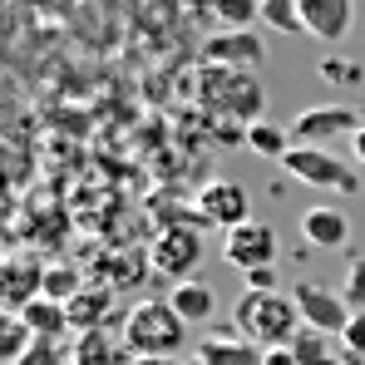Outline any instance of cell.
Here are the masks:
<instances>
[{"mask_svg": "<svg viewBox=\"0 0 365 365\" xmlns=\"http://www.w3.org/2000/svg\"><path fill=\"white\" fill-rule=\"evenodd\" d=\"M247 292H282V287H277V267H257V272H247Z\"/></svg>", "mask_w": 365, "mask_h": 365, "instance_id": "cell-28", "label": "cell"}, {"mask_svg": "<svg viewBox=\"0 0 365 365\" xmlns=\"http://www.w3.org/2000/svg\"><path fill=\"white\" fill-rule=\"evenodd\" d=\"M197 217H202V222H212V227H222V232H232V227L252 222L247 187L237 178H212L202 192H197Z\"/></svg>", "mask_w": 365, "mask_h": 365, "instance_id": "cell-8", "label": "cell"}, {"mask_svg": "<svg viewBox=\"0 0 365 365\" xmlns=\"http://www.w3.org/2000/svg\"><path fill=\"white\" fill-rule=\"evenodd\" d=\"M217 15L227 30H252V20H262V0H217Z\"/></svg>", "mask_w": 365, "mask_h": 365, "instance_id": "cell-22", "label": "cell"}, {"mask_svg": "<svg viewBox=\"0 0 365 365\" xmlns=\"http://www.w3.org/2000/svg\"><path fill=\"white\" fill-rule=\"evenodd\" d=\"M15 365H69V351H64L60 341H35Z\"/></svg>", "mask_w": 365, "mask_h": 365, "instance_id": "cell-26", "label": "cell"}, {"mask_svg": "<svg viewBox=\"0 0 365 365\" xmlns=\"http://www.w3.org/2000/svg\"><path fill=\"white\" fill-rule=\"evenodd\" d=\"M30 346H35V331H30L15 311H5V321H0V361L15 365L25 351H30Z\"/></svg>", "mask_w": 365, "mask_h": 365, "instance_id": "cell-20", "label": "cell"}, {"mask_svg": "<svg viewBox=\"0 0 365 365\" xmlns=\"http://www.w3.org/2000/svg\"><path fill=\"white\" fill-rule=\"evenodd\" d=\"M351 153H356V163H365V123L351 133Z\"/></svg>", "mask_w": 365, "mask_h": 365, "instance_id": "cell-30", "label": "cell"}, {"mask_svg": "<svg viewBox=\"0 0 365 365\" xmlns=\"http://www.w3.org/2000/svg\"><path fill=\"white\" fill-rule=\"evenodd\" d=\"M321 79H326V84H341V89H346V84H361V79H365V69H361L356 60L326 55V60H321Z\"/></svg>", "mask_w": 365, "mask_h": 365, "instance_id": "cell-24", "label": "cell"}, {"mask_svg": "<svg viewBox=\"0 0 365 365\" xmlns=\"http://www.w3.org/2000/svg\"><path fill=\"white\" fill-rule=\"evenodd\" d=\"M341 346H346L351 356H361V361H365V311H356V316H351V326L341 331Z\"/></svg>", "mask_w": 365, "mask_h": 365, "instance_id": "cell-27", "label": "cell"}, {"mask_svg": "<svg viewBox=\"0 0 365 365\" xmlns=\"http://www.w3.org/2000/svg\"><path fill=\"white\" fill-rule=\"evenodd\" d=\"M35 297H45V267H40V257H10L5 262V306L25 311Z\"/></svg>", "mask_w": 365, "mask_h": 365, "instance_id": "cell-14", "label": "cell"}, {"mask_svg": "<svg viewBox=\"0 0 365 365\" xmlns=\"http://www.w3.org/2000/svg\"><path fill=\"white\" fill-rule=\"evenodd\" d=\"M202 237H197V227H163L158 232V242H153V272L158 277H173V287L178 282H192L197 277V267H202Z\"/></svg>", "mask_w": 365, "mask_h": 365, "instance_id": "cell-5", "label": "cell"}, {"mask_svg": "<svg viewBox=\"0 0 365 365\" xmlns=\"http://www.w3.org/2000/svg\"><path fill=\"white\" fill-rule=\"evenodd\" d=\"M30 331H35V341H64V336H74L69 331V311L60 302H50V297H35V302L25 306V311H15Z\"/></svg>", "mask_w": 365, "mask_h": 365, "instance_id": "cell-16", "label": "cell"}, {"mask_svg": "<svg viewBox=\"0 0 365 365\" xmlns=\"http://www.w3.org/2000/svg\"><path fill=\"white\" fill-rule=\"evenodd\" d=\"M292 302L302 311V321L311 331H321V336H341L351 326V316H356L341 292H326L321 282H292Z\"/></svg>", "mask_w": 365, "mask_h": 365, "instance_id": "cell-7", "label": "cell"}, {"mask_svg": "<svg viewBox=\"0 0 365 365\" xmlns=\"http://www.w3.org/2000/svg\"><path fill=\"white\" fill-rule=\"evenodd\" d=\"M133 365H187V361H178V356H143V361H133Z\"/></svg>", "mask_w": 365, "mask_h": 365, "instance_id": "cell-31", "label": "cell"}, {"mask_svg": "<svg viewBox=\"0 0 365 365\" xmlns=\"http://www.w3.org/2000/svg\"><path fill=\"white\" fill-rule=\"evenodd\" d=\"M297 10H302V30L316 35L321 45H341L351 35V20H356L351 0H297Z\"/></svg>", "mask_w": 365, "mask_h": 365, "instance_id": "cell-12", "label": "cell"}, {"mask_svg": "<svg viewBox=\"0 0 365 365\" xmlns=\"http://www.w3.org/2000/svg\"><path fill=\"white\" fill-rule=\"evenodd\" d=\"M69 365H133V351L123 346L119 326H99L69 336Z\"/></svg>", "mask_w": 365, "mask_h": 365, "instance_id": "cell-11", "label": "cell"}, {"mask_svg": "<svg viewBox=\"0 0 365 365\" xmlns=\"http://www.w3.org/2000/svg\"><path fill=\"white\" fill-rule=\"evenodd\" d=\"M192 94H197L202 114L237 119V123H257L262 119V104H267V89L257 84V74L252 69H227V64H202Z\"/></svg>", "mask_w": 365, "mask_h": 365, "instance_id": "cell-1", "label": "cell"}, {"mask_svg": "<svg viewBox=\"0 0 365 365\" xmlns=\"http://www.w3.org/2000/svg\"><path fill=\"white\" fill-rule=\"evenodd\" d=\"M361 128L356 119V109H346V104H316V109H302L297 119H292V143H316V148H326L331 138H351Z\"/></svg>", "mask_w": 365, "mask_h": 365, "instance_id": "cell-9", "label": "cell"}, {"mask_svg": "<svg viewBox=\"0 0 365 365\" xmlns=\"http://www.w3.org/2000/svg\"><path fill=\"white\" fill-rule=\"evenodd\" d=\"M202 64H227V69H262L267 64V45L257 30H222L202 45Z\"/></svg>", "mask_w": 365, "mask_h": 365, "instance_id": "cell-10", "label": "cell"}, {"mask_svg": "<svg viewBox=\"0 0 365 365\" xmlns=\"http://www.w3.org/2000/svg\"><path fill=\"white\" fill-rule=\"evenodd\" d=\"M187 365H202V361H197V356H192V361H187Z\"/></svg>", "mask_w": 365, "mask_h": 365, "instance_id": "cell-32", "label": "cell"}, {"mask_svg": "<svg viewBox=\"0 0 365 365\" xmlns=\"http://www.w3.org/2000/svg\"><path fill=\"white\" fill-rule=\"evenodd\" d=\"M292 351H297L302 365H341L331 356V336H321V331H311V326H302V336L292 341Z\"/></svg>", "mask_w": 365, "mask_h": 365, "instance_id": "cell-21", "label": "cell"}, {"mask_svg": "<svg viewBox=\"0 0 365 365\" xmlns=\"http://www.w3.org/2000/svg\"><path fill=\"white\" fill-rule=\"evenodd\" d=\"M123 346L133 351V361H143V356H178L182 346H187V321L168 302L148 297V302L128 306V316H123Z\"/></svg>", "mask_w": 365, "mask_h": 365, "instance_id": "cell-3", "label": "cell"}, {"mask_svg": "<svg viewBox=\"0 0 365 365\" xmlns=\"http://www.w3.org/2000/svg\"><path fill=\"white\" fill-rule=\"evenodd\" d=\"M341 297H346L351 311H365V257H351L346 282H341Z\"/></svg>", "mask_w": 365, "mask_h": 365, "instance_id": "cell-25", "label": "cell"}, {"mask_svg": "<svg viewBox=\"0 0 365 365\" xmlns=\"http://www.w3.org/2000/svg\"><path fill=\"white\" fill-rule=\"evenodd\" d=\"M282 168L297 182H311V187H326V192H361V178L351 163H341L331 148H316V143H292V153L282 158Z\"/></svg>", "mask_w": 365, "mask_h": 365, "instance_id": "cell-4", "label": "cell"}, {"mask_svg": "<svg viewBox=\"0 0 365 365\" xmlns=\"http://www.w3.org/2000/svg\"><path fill=\"white\" fill-rule=\"evenodd\" d=\"M262 365H302L292 346H277V351H262Z\"/></svg>", "mask_w": 365, "mask_h": 365, "instance_id": "cell-29", "label": "cell"}, {"mask_svg": "<svg viewBox=\"0 0 365 365\" xmlns=\"http://www.w3.org/2000/svg\"><path fill=\"white\" fill-rule=\"evenodd\" d=\"M262 20L277 25L282 35H297V30H302V10H297V0H262Z\"/></svg>", "mask_w": 365, "mask_h": 365, "instance_id": "cell-23", "label": "cell"}, {"mask_svg": "<svg viewBox=\"0 0 365 365\" xmlns=\"http://www.w3.org/2000/svg\"><path fill=\"white\" fill-rule=\"evenodd\" d=\"M89 282L79 277V267H69V262H55V267H45V297L50 302H60V306H69L79 292H84Z\"/></svg>", "mask_w": 365, "mask_h": 365, "instance_id": "cell-19", "label": "cell"}, {"mask_svg": "<svg viewBox=\"0 0 365 365\" xmlns=\"http://www.w3.org/2000/svg\"><path fill=\"white\" fill-rule=\"evenodd\" d=\"M242 143L252 148V153L282 163V158L292 153V128H282V123H272V119H257V123H247V128H242Z\"/></svg>", "mask_w": 365, "mask_h": 365, "instance_id": "cell-18", "label": "cell"}, {"mask_svg": "<svg viewBox=\"0 0 365 365\" xmlns=\"http://www.w3.org/2000/svg\"><path fill=\"white\" fill-rule=\"evenodd\" d=\"M168 306L178 311L187 326H202V321H212L217 316V292L197 277V282H178L173 292H168Z\"/></svg>", "mask_w": 365, "mask_h": 365, "instance_id": "cell-15", "label": "cell"}, {"mask_svg": "<svg viewBox=\"0 0 365 365\" xmlns=\"http://www.w3.org/2000/svg\"><path fill=\"white\" fill-rule=\"evenodd\" d=\"M302 237L311 247H321V252H341L351 242V217L341 207H331V202H316V207L302 212Z\"/></svg>", "mask_w": 365, "mask_h": 365, "instance_id": "cell-13", "label": "cell"}, {"mask_svg": "<svg viewBox=\"0 0 365 365\" xmlns=\"http://www.w3.org/2000/svg\"><path fill=\"white\" fill-rule=\"evenodd\" d=\"M277 247H282V237H277V227L272 222H242V227H232L227 232V242H222V262L227 267H237V272H257V267H277Z\"/></svg>", "mask_w": 365, "mask_h": 365, "instance_id": "cell-6", "label": "cell"}, {"mask_svg": "<svg viewBox=\"0 0 365 365\" xmlns=\"http://www.w3.org/2000/svg\"><path fill=\"white\" fill-rule=\"evenodd\" d=\"M197 361L202 365H262V351L242 341V336H207L197 346Z\"/></svg>", "mask_w": 365, "mask_h": 365, "instance_id": "cell-17", "label": "cell"}, {"mask_svg": "<svg viewBox=\"0 0 365 365\" xmlns=\"http://www.w3.org/2000/svg\"><path fill=\"white\" fill-rule=\"evenodd\" d=\"M232 321H237V336L252 341L257 351L292 346V341L302 336V326H306L297 302H292V292H242Z\"/></svg>", "mask_w": 365, "mask_h": 365, "instance_id": "cell-2", "label": "cell"}]
</instances>
